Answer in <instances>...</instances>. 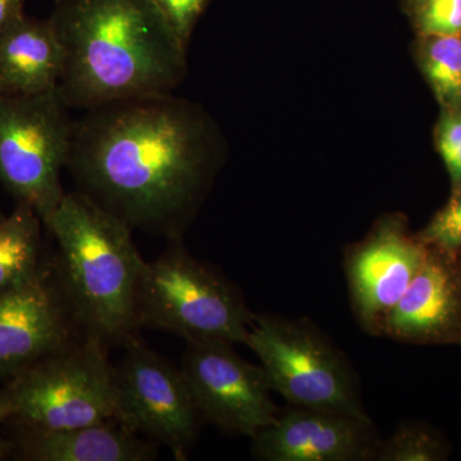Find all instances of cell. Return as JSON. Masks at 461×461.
I'll list each match as a JSON object with an SVG mask.
<instances>
[{"label":"cell","mask_w":461,"mask_h":461,"mask_svg":"<svg viewBox=\"0 0 461 461\" xmlns=\"http://www.w3.org/2000/svg\"><path fill=\"white\" fill-rule=\"evenodd\" d=\"M438 149L455 186H461V113L450 114L439 124Z\"/></svg>","instance_id":"22"},{"label":"cell","mask_w":461,"mask_h":461,"mask_svg":"<svg viewBox=\"0 0 461 461\" xmlns=\"http://www.w3.org/2000/svg\"><path fill=\"white\" fill-rule=\"evenodd\" d=\"M221 341L187 342L181 372L200 415L230 435L254 438L277 420L280 409L262 366L242 359Z\"/></svg>","instance_id":"9"},{"label":"cell","mask_w":461,"mask_h":461,"mask_svg":"<svg viewBox=\"0 0 461 461\" xmlns=\"http://www.w3.org/2000/svg\"><path fill=\"white\" fill-rule=\"evenodd\" d=\"M41 223L26 203L0 220V294L35 280L41 267Z\"/></svg>","instance_id":"16"},{"label":"cell","mask_w":461,"mask_h":461,"mask_svg":"<svg viewBox=\"0 0 461 461\" xmlns=\"http://www.w3.org/2000/svg\"><path fill=\"white\" fill-rule=\"evenodd\" d=\"M420 26L429 36L460 35L461 0H426L420 12Z\"/></svg>","instance_id":"20"},{"label":"cell","mask_w":461,"mask_h":461,"mask_svg":"<svg viewBox=\"0 0 461 461\" xmlns=\"http://www.w3.org/2000/svg\"><path fill=\"white\" fill-rule=\"evenodd\" d=\"M14 402H12L11 393H9L7 386H5L0 391V424L7 420V418L14 417ZM5 451H7V444L0 438V460L5 457Z\"/></svg>","instance_id":"24"},{"label":"cell","mask_w":461,"mask_h":461,"mask_svg":"<svg viewBox=\"0 0 461 461\" xmlns=\"http://www.w3.org/2000/svg\"><path fill=\"white\" fill-rule=\"evenodd\" d=\"M445 457V446L438 437L414 423L397 427L386 441H381L375 455L379 461H437Z\"/></svg>","instance_id":"18"},{"label":"cell","mask_w":461,"mask_h":461,"mask_svg":"<svg viewBox=\"0 0 461 461\" xmlns=\"http://www.w3.org/2000/svg\"><path fill=\"white\" fill-rule=\"evenodd\" d=\"M427 254L429 248L395 221L382 223L346 253L351 306L369 335L382 336L387 315L411 286Z\"/></svg>","instance_id":"10"},{"label":"cell","mask_w":461,"mask_h":461,"mask_svg":"<svg viewBox=\"0 0 461 461\" xmlns=\"http://www.w3.org/2000/svg\"><path fill=\"white\" fill-rule=\"evenodd\" d=\"M417 239L424 247L446 256L454 257L461 250V186Z\"/></svg>","instance_id":"19"},{"label":"cell","mask_w":461,"mask_h":461,"mask_svg":"<svg viewBox=\"0 0 461 461\" xmlns=\"http://www.w3.org/2000/svg\"><path fill=\"white\" fill-rule=\"evenodd\" d=\"M65 56L50 21L26 14L0 32V94L30 96L59 86Z\"/></svg>","instance_id":"14"},{"label":"cell","mask_w":461,"mask_h":461,"mask_svg":"<svg viewBox=\"0 0 461 461\" xmlns=\"http://www.w3.org/2000/svg\"><path fill=\"white\" fill-rule=\"evenodd\" d=\"M450 256L429 249L426 260L395 308L382 336L426 344L461 336V277Z\"/></svg>","instance_id":"13"},{"label":"cell","mask_w":461,"mask_h":461,"mask_svg":"<svg viewBox=\"0 0 461 461\" xmlns=\"http://www.w3.org/2000/svg\"><path fill=\"white\" fill-rule=\"evenodd\" d=\"M185 47L211 0H153Z\"/></svg>","instance_id":"21"},{"label":"cell","mask_w":461,"mask_h":461,"mask_svg":"<svg viewBox=\"0 0 461 461\" xmlns=\"http://www.w3.org/2000/svg\"><path fill=\"white\" fill-rule=\"evenodd\" d=\"M204 114L173 93L115 100L75 121L67 171L131 230L182 240L214 171Z\"/></svg>","instance_id":"1"},{"label":"cell","mask_w":461,"mask_h":461,"mask_svg":"<svg viewBox=\"0 0 461 461\" xmlns=\"http://www.w3.org/2000/svg\"><path fill=\"white\" fill-rule=\"evenodd\" d=\"M48 21L69 108L173 93L186 77L187 48L153 0H56Z\"/></svg>","instance_id":"2"},{"label":"cell","mask_w":461,"mask_h":461,"mask_svg":"<svg viewBox=\"0 0 461 461\" xmlns=\"http://www.w3.org/2000/svg\"><path fill=\"white\" fill-rule=\"evenodd\" d=\"M256 314L222 273L190 256L172 240L154 262H145L139 291L141 326L181 336L187 342L245 345Z\"/></svg>","instance_id":"4"},{"label":"cell","mask_w":461,"mask_h":461,"mask_svg":"<svg viewBox=\"0 0 461 461\" xmlns=\"http://www.w3.org/2000/svg\"><path fill=\"white\" fill-rule=\"evenodd\" d=\"M245 345L288 405L369 418L353 366L312 321L256 314Z\"/></svg>","instance_id":"5"},{"label":"cell","mask_w":461,"mask_h":461,"mask_svg":"<svg viewBox=\"0 0 461 461\" xmlns=\"http://www.w3.org/2000/svg\"><path fill=\"white\" fill-rule=\"evenodd\" d=\"M423 65L442 104L461 108V36H430Z\"/></svg>","instance_id":"17"},{"label":"cell","mask_w":461,"mask_h":461,"mask_svg":"<svg viewBox=\"0 0 461 461\" xmlns=\"http://www.w3.org/2000/svg\"><path fill=\"white\" fill-rule=\"evenodd\" d=\"M371 418L290 406L253 438L264 461L375 460L379 444Z\"/></svg>","instance_id":"12"},{"label":"cell","mask_w":461,"mask_h":461,"mask_svg":"<svg viewBox=\"0 0 461 461\" xmlns=\"http://www.w3.org/2000/svg\"><path fill=\"white\" fill-rule=\"evenodd\" d=\"M32 429L23 442L26 459L36 461H151L158 444L140 438L118 420L68 429Z\"/></svg>","instance_id":"15"},{"label":"cell","mask_w":461,"mask_h":461,"mask_svg":"<svg viewBox=\"0 0 461 461\" xmlns=\"http://www.w3.org/2000/svg\"><path fill=\"white\" fill-rule=\"evenodd\" d=\"M5 215L2 213V211H0V220H3V218H5Z\"/></svg>","instance_id":"25"},{"label":"cell","mask_w":461,"mask_h":461,"mask_svg":"<svg viewBox=\"0 0 461 461\" xmlns=\"http://www.w3.org/2000/svg\"><path fill=\"white\" fill-rule=\"evenodd\" d=\"M44 224L56 240L54 273L81 335L105 348L139 339L145 262L132 230L77 190L65 194Z\"/></svg>","instance_id":"3"},{"label":"cell","mask_w":461,"mask_h":461,"mask_svg":"<svg viewBox=\"0 0 461 461\" xmlns=\"http://www.w3.org/2000/svg\"><path fill=\"white\" fill-rule=\"evenodd\" d=\"M25 0H0V32L25 16Z\"/></svg>","instance_id":"23"},{"label":"cell","mask_w":461,"mask_h":461,"mask_svg":"<svg viewBox=\"0 0 461 461\" xmlns=\"http://www.w3.org/2000/svg\"><path fill=\"white\" fill-rule=\"evenodd\" d=\"M124 348L122 362L114 366L117 420L167 446L176 459L186 460L202 415L181 369L151 351L140 338Z\"/></svg>","instance_id":"8"},{"label":"cell","mask_w":461,"mask_h":461,"mask_svg":"<svg viewBox=\"0 0 461 461\" xmlns=\"http://www.w3.org/2000/svg\"><path fill=\"white\" fill-rule=\"evenodd\" d=\"M76 330L54 271L0 294V381L74 344Z\"/></svg>","instance_id":"11"},{"label":"cell","mask_w":461,"mask_h":461,"mask_svg":"<svg viewBox=\"0 0 461 461\" xmlns=\"http://www.w3.org/2000/svg\"><path fill=\"white\" fill-rule=\"evenodd\" d=\"M59 86L30 96L0 94V180L42 221L65 196L75 121Z\"/></svg>","instance_id":"6"},{"label":"cell","mask_w":461,"mask_h":461,"mask_svg":"<svg viewBox=\"0 0 461 461\" xmlns=\"http://www.w3.org/2000/svg\"><path fill=\"white\" fill-rule=\"evenodd\" d=\"M105 346L83 338L39 360L7 384L17 418L35 429H68L117 420L114 366Z\"/></svg>","instance_id":"7"}]
</instances>
